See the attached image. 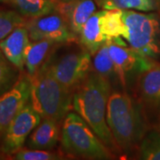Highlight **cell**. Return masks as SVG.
Returning a JSON list of instances; mask_svg holds the SVG:
<instances>
[{"instance_id": "obj_9", "label": "cell", "mask_w": 160, "mask_h": 160, "mask_svg": "<svg viewBox=\"0 0 160 160\" xmlns=\"http://www.w3.org/2000/svg\"><path fill=\"white\" fill-rule=\"evenodd\" d=\"M26 27L31 41L49 40L53 43H64L74 39L75 34L69 24L62 15L55 12L32 18L26 23Z\"/></svg>"}, {"instance_id": "obj_20", "label": "cell", "mask_w": 160, "mask_h": 160, "mask_svg": "<svg viewBox=\"0 0 160 160\" xmlns=\"http://www.w3.org/2000/svg\"><path fill=\"white\" fill-rule=\"evenodd\" d=\"M139 145L142 159L160 160V130L147 132Z\"/></svg>"}, {"instance_id": "obj_12", "label": "cell", "mask_w": 160, "mask_h": 160, "mask_svg": "<svg viewBox=\"0 0 160 160\" xmlns=\"http://www.w3.org/2000/svg\"><path fill=\"white\" fill-rule=\"evenodd\" d=\"M29 42V31L22 25L0 40V50L16 69L22 70L25 66V52Z\"/></svg>"}, {"instance_id": "obj_21", "label": "cell", "mask_w": 160, "mask_h": 160, "mask_svg": "<svg viewBox=\"0 0 160 160\" xmlns=\"http://www.w3.org/2000/svg\"><path fill=\"white\" fill-rule=\"evenodd\" d=\"M92 67L95 73L109 79L112 75L115 74L114 64L109 54L108 41H105L94 53Z\"/></svg>"}, {"instance_id": "obj_23", "label": "cell", "mask_w": 160, "mask_h": 160, "mask_svg": "<svg viewBox=\"0 0 160 160\" xmlns=\"http://www.w3.org/2000/svg\"><path fill=\"white\" fill-rule=\"evenodd\" d=\"M3 52L0 50V94L10 89L15 83V71Z\"/></svg>"}, {"instance_id": "obj_4", "label": "cell", "mask_w": 160, "mask_h": 160, "mask_svg": "<svg viewBox=\"0 0 160 160\" xmlns=\"http://www.w3.org/2000/svg\"><path fill=\"white\" fill-rule=\"evenodd\" d=\"M62 144L70 154L90 159H110L112 154L78 114L69 112L63 119Z\"/></svg>"}, {"instance_id": "obj_22", "label": "cell", "mask_w": 160, "mask_h": 160, "mask_svg": "<svg viewBox=\"0 0 160 160\" xmlns=\"http://www.w3.org/2000/svg\"><path fill=\"white\" fill-rule=\"evenodd\" d=\"M26 25L25 20L16 12L0 10V40L4 39L17 27Z\"/></svg>"}, {"instance_id": "obj_2", "label": "cell", "mask_w": 160, "mask_h": 160, "mask_svg": "<svg viewBox=\"0 0 160 160\" xmlns=\"http://www.w3.org/2000/svg\"><path fill=\"white\" fill-rule=\"evenodd\" d=\"M107 124L117 146L125 151L140 144L147 132L142 106L125 92L110 93L107 106Z\"/></svg>"}, {"instance_id": "obj_25", "label": "cell", "mask_w": 160, "mask_h": 160, "mask_svg": "<svg viewBox=\"0 0 160 160\" xmlns=\"http://www.w3.org/2000/svg\"><path fill=\"white\" fill-rule=\"evenodd\" d=\"M156 3H157V6L159 7L160 9V0H156Z\"/></svg>"}, {"instance_id": "obj_6", "label": "cell", "mask_w": 160, "mask_h": 160, "mask_svg": "<svg viewBox=\"0 0 160 160\" xmlns=\"http://www.w3.org/2000/svg\"><path fill=\"white\" fill-rule=\"evenodd\" d=\"M91 56L86 50L69 52L54 62H49L52 73L66 89L73 92L89 74Z\"/></svg>"}, {"instance_id": "obj_8", "label": "cell", "mask_w": 160, "mask_h": 160, "mask_svg": "<svg viewBox=\"0 0 160 160\" xmlns=\"http://www.w3.org/2000/svg\"><path fill=\"white\" fill-rule=\"evenodd\" d=\"M41 118L29 102L7 126L2 136L1 150L6 154H15L22 148L26 139L38 126Z\"/></svg>"}, {"instance_id": "obj_16", "label": "cell", "mask_w": 160, "mask_h": 160, "mask_svg": "<svg viewBox=\"0 0 160 160\" xmlns=\"http://www.w3.org/2000/svg\"><path fill=\"white\" fill-rule=\"evenodd\" d=\"M21 14L29 18L47 15L58 10L59 2L53 0H9Z\"/></svg>"}, {"instance_id": "obj_7", "label": "cell", "mask_w": 160, "mask_h": 160, "mask_svg": "<svg viewBox=\"0 0 160 160\" xmlns=\"http://www.w3.org/2000/svg\"><path fill=\"white\" fill-rule=\"evenodd\" d=\"M107 41L109 54L114 64L115 74L118 77L123 86H126L132 77L134 75L138 77L143 69L148 68L152 62L149 58L141 55L131 46L128 47L121 37Z\"/></svg>"}, {"instance_id": "obj_3", "label": "cell", "mask_w": 160, "mask_h": 160, "mask_svg": "<svg viewBox=\"0 0 160 160\" xmlns=\"http://www.w3.org/2000/svg\"><path fill=\"white\" fill-rule=\"evenodd\" d=\"M29 102L42 118L60 122L69 113L72 104V92L66 89L52 75L48 62L30 77Z\"/></svg>"}, {"instance_id": "obj_1", "label": "cell", "mask_w": 160, "mask_h": 160, "mask_svg": "<svg viewBox=\"0 0 160 160\" xmlns=\"http://www.w3.org/2000/svg\"><path fill=\"white\" fill-rule=\"evenodd\" d=\"M110 93L109 78L93 71L76 88L72 106L103 143L114 148L117 144L107 124V106Z\"/></svg>"}, {"instance_id": "obj_28", "label": "cell", "mask_w": 160, "mask_h": 160, "mask_svg": "<svg viewBox=\"0 0 160 160\" xmlns=\"http://www.w3.org/2000/svg\"><path fill=\"white\" fill-rule=\"evenodd\" d=\"M53 1H55V2H59V0H53Z\"/></svg>"}, {"instance_id": "obj_24", "label": "cell", "mask_w": 160, "mask_h": 160, "mask_svg": "<svg viewBox=\"0 0 160 160\" xmlns=\"http://www.w3.org/2000/svg\"><path fill=\"white\" fill-rule=\"evenodd\" d=\"M17 160H58L62 159L59 155L46 149H20L15 153Z\"/></svg>"}, {"instance_id": "obj_17", "label": "cell", "mask_w": 160, "mask_h": 160, "mask_svg": "<svg viewBox=\"0 0 160 160\" xmlns=\"http://www.w3.org/2000/svg\"><path fill=\"white\" fill-rule=\"evenodd\" d=\"M53 44L49 40L29 42L25 52V67L29 77L34 76L39 69Z\"/></svg>"}, {"instance_id": "obj_27", "label": "cell", "mask_w": 160, "mask_h": 160, "mask_svg": "<svg viewBox=\"0 0 160 160\" xmlns=\"http://www.w3.org/2000/svg\"><path fill=\"white\" fill-rule=\"evenodd\" d=\"M0 2H2V3H9V0H0Z\"/></svg>"}, {"instance_id": "obj_26", "label": "cell", "mask_w": 160, "mask_h": 160, "mask_svg": "<svg viewBox=\"0 0 160 160\" xmlns=\"http://www.w3.org/2000/svg\"><path fill=\"white\" fill-rule=\"evenodd\" d=\"M63 3H68V2H71V1H75V0H61Z\"/></svg>"}, {"instance_id": "obj_18", "label": "cell", "mask_w": 160, "mask_h": 160, "mask_svg": "<svg viewBox=\"0 0 160 160\" xmlns=\"http://www.w3.org/2000/svg\"><path fill=\"white\" fill-rule=\"evenodd\" d=\"M102 29L107 39L124 37L126 28L120 9H103L102 17Z\"/></svg>"}, {"instance_id": "obj_15", "label": "cell", "mask_w": 160, "mask_h": 160, "mask_svg": "<svg viewBox=\"0 0 160 160\" xmlns=\"http://www.w3.org/2000/svg\"><path fill=\"white\" fill-rule=\"evenodd\" d=\"M102 14L103 10L93 12L85 23L80 32V42L91 55H94L101 46L108 40L103 34L102 29Z\"/></svg>"}, {"instance_id": "obj_11", "label": "cell", "mask_w": 160, "mask_h": 160, "mask_svg": "<svg viewBox=\"0 0 160 160\" xmlns=\"http://www.w3.org/2000/svg\"><path fill=\"white\" fill-rule=\"evenodd\" d=\"M137 89L148 108L160 109V64L152 62L138 75Z\"/></svg>"}, {"instance_id": "obj_10", "label": "cell", "mask_w": 160, "mask_h": 160, "mask_svg": "<svg viewBox=\"0 0 160 160\" xmlns=\"http://www.w3.org/2000/svg\"><path fill=\"white\" fill-rule=\"evenodd\" d=\"M31 78L23 74L10 89L0 94V138L18 112L29 102Z\"/></svg>"}, {"instance_id": "obj_19", "label": "cell", "mask_w": 160, "mask_h": 160, "mask_svg": "<svg viewBox=\"0 0 160 160\" xmlns=\"http://www.w3.org/2000/svg\"><path fill=\"white\" fill-rule=\"evenodd\" d=\"M98 5L107 10H135L146 12L154 11L158 7L156 0H98Z\"/></svg>"}, {"instance_id": "obj_14", "label": "cell", "mask_w": 160, "mask_h": 160, "mask_svg": "<svg viewBox=\"0 0 160 160\" xmlns=\"http://www.w3.org/2000/svg\"><path fill=\"white\" fill-rule=\"evenodd\" d=\"M59 136V122L50 118H43V121L29 134L28 146L33 149L48 150L57 144Z\"/></svg>"}, {"instance_id": "obj_13", "label": "cell", "mask_w": 160, "mask_h": 160, "mask_svg": "<svg viewBox=\"0 0 160 160\" xmlns=\"http://www.w3.org/2000/svg\"><path fill=\"white\" fill-rule=\"evenodd\" d=\"M57 11H61L68 19L71 31L80 34L83 26L88 19L96 12V5L93 0H75L59 4Z\"/></svg>"}, {"instance_id": "obj_5", "label": "cell", "mask_w": 160, "mask_h": 160, "mask_svg": "<svg viewBox=\"0 0 160 160\" xmlns=\"http://www.w3.org/2000/svg\"><path fill=\"white\" fill-rule=\"evenodd\" d=\"M125 24L124 38L133 50L144 57L160 53V21L155 13L135 10H122Z\"/></svg>"}]
</instances>
